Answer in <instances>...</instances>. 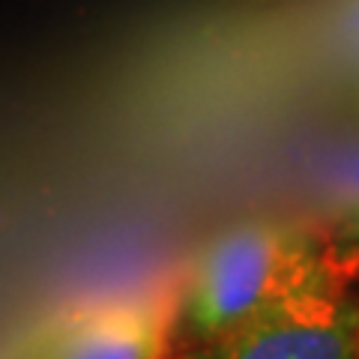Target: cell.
<instances>
[{
  "mask_svg": "<svg viewBox=\"0 0 359 359\" xmlns=\"http://www.w3.org/2000/svg\"><path fill=\"white\" fill-rule=\"evenodd\" d=\"M339 273L332 245L314 231L276 219H245L201 245L186 278L180 320L201 347L276 302L339 285Z\"/></svg>",
  "mask_w": 359,
  "mask_h": 359,
  "instance_id": "obj_1",
  "label": "cell"
},
{
  "mask_svg": "<svg viewBox=\"0 0 359 359\" xmlns=\"http://www.w3.org/2000/svg\"><path fill=\"white\" fill-rule=\"evenodd\" d=\"M359 306L339 285L297 294L264 309L195 359H356Z\"/></svg>",
  "mask_w": 359,
  "mask_h": 359,
  "instance_id": "obj_2",
  "label": "cell"
},
{
  "mask_svg": "<svg viewBox=\"0 0 359 359\" xmlns=\"http://www.w3.org/2000/svg\"><path fill=\"white\" fill-rule=\"evenodd\" d=\"M168 320L147 302H99L66 314L30 359H162Z\"/></svg>",
  "mask_w": 359,
  "mask_h": 359,
  "instance_id": "obj_3",
  "label": "cell"
},
{
  "mask_svg": "<svg viewBox=\"0 0 359 359\" xmlns=\"http://www.w3.org/2000/svg\"><path fill=\"white\" fill-rule=\"evenodd\" d=\"M330 245H332L335 264H339L341 269L353 266L359 261V210L347 212V219L341 222V228H339V233H335V240Z\"/></svg>",
  "mask_w": 359,
  "mask_h": 359,
  "instance_id": "obj_4",
  "label": "cell"
},
{
  "mask_svg": "<svg viewBox=\"0 0 359 359\" xmlns=\"http://www.w3.org/2000/svg\"><path fill=\"white\" fill-rule=\"evenodd\" d=\"M344 36H347V45H351V51H353V54H359V4H353L351 15H347Z\"/></svg>",
  "mask_w": 359,
  "mask_h": 359,
  "instance_id": "obj_5",
  "label": "cell"
},
{
  "mask_svg": "<svg viewBox=\"0 0 359 359\" xmlns=\"http://www.w3.org/2000/svg\"><path fill=\"white\" fill-rule=\"evenodd\" d=\"M356 359H359V344H356Z\"/></svg>",
  "mask_w": 359,
  "mask_h": 359,
  "instance_id": "obj_6",
  "label": "cell"
}]
</instances>
